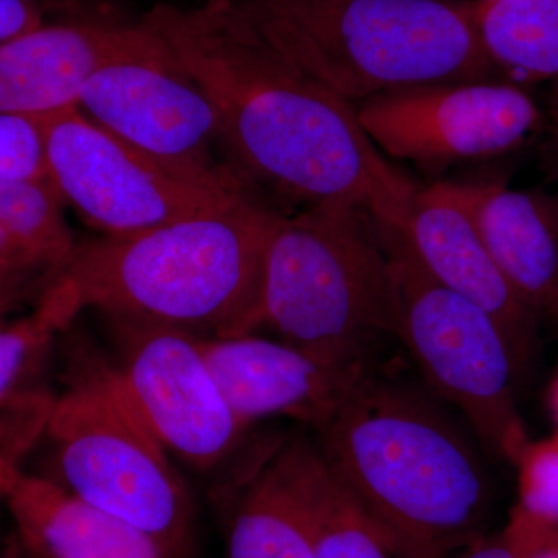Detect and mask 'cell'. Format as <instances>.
I'll use <instances>...</instances> for the list:
<instances>
[{
  "mask_svg": "<svg viewBox=\"0 0 558 558\" xmlns=\"http://www.w3.org/2000/svg\"><path fill=\"white\" fill-rule=\"evenodd\" d=\"M215 106L231 168L301 208L348 202L399 227L417 186L371 142L355 105L304 75L256 32L240 0L157 3L140 20Z\"/></svg>",
  "mask_w": 558,
  "mask_h": 558,
  "instance_id": "obj_1",
  "label": "cell"
},
{
  "mask_svg": "<svg viewBox=\"0 0 558 558\" xmlns=\"http://www.w3.org/2000/svg\"><path fill=\"white\" fill-rule=\"evenodd\" d=\"M398 373L384 363L360 380L314 438L395 558H449L484 535L492 458L424 380Z\"/></svg>",
  "mask_w": 558,
  "mask_h": 558,
  "instance_id": "obj_2",
  "label": "cell"
},
{
  "mask_svg": "<svg viewBox=\"0 0 558 558\" xmlns=\"http://www.w3.org/2000/svg\"><path fill=\"white\" fill-rule=\"evenodd\" d=\"M286 213L253 186L135 236L76 245L65 275L84 310L197 337L253 333L271 238Z\"/></svg>",
  "mask_w": 558,
  "mask_h": 558,
  "instance_id": "obj_3",
  "label": "cell"
},
{
  "mask_svg": "<svg viewBox=\"0 0 558 558\" xmlns=\"http://www.w3.org/2000/svg\"><path fill=\"white\" fill-rule=\"evenodd\" d=\"M256 32L352 105L388 92L498 78L459 0H240ZM501 80V78H499Z\"/></svg>",
  "mask_w": 558,
  "mask_h": 558,
  "instance_id": "obj_4",
  "label": "cell"
},
{
  "mask_svg": "<svg viewBox=\"0 0 558 558\" xmlns=\"http://www.w3.org/2000/svg\"><path fill=\"white\" fill-rule=\"evenodd\" d=\"M61 391L43 439L49 473L84 505L156 539L172 558L196 548V509L190 492L130 392L112 355L72 328L60 349Z\"/></svg>",
  "mask_w": 558,
  "mask_h": 558,
  "instance_id": "obj_5",
  "label": "cell"
},
{
  "mask_svg": "<svg viewBox=\"0 0 558 558\" xmlns=\"http://www.w3.org/2000/svg\"><path fill=\"white\" fill-rule=\"evenodd\" d=\"M396 318L391 260L366 209L332 201L282 216L253 333L269 332L333 365L369 368L396 341Z\"/></svg>",
  "mask_w": 558,
  "mask_h": 558,
  "instance_id": "obj_6",
  "label": "cell"
},
{
  "mask_svg": "<svg viewBox=\"0 0 558 558\" xmlns=\"http://www.w3.org/2000/svg\"><path fill=\"white\" fill-rule=\"evenodd\" d=\"M379 227L398 299L396 341L425 385L468 422L488 457L515 464L531 439L505 333L478 304L429 278L398 231Z\"/></svg>",
  "mask_w": 558,
  "mask_h": 558,
  "instance_id": "obj_7",
  "label": "cell"
},
{
  "mask_svg": "<svg viewBox=\"0 0 558 558\" xmlns=\"http://www.w3.org/2000/svg\"><path fill=\"white\" fill-rule=\"evenodd\" d=\"M76 108L180 178L218 190L247 183L218 159L222 132L208 95L140 21L131 43L87 81Z\"/></svg>",
  "mask_w": 558,
  "mask_h": 558,
  "instance_id": "obj_8",
  "label": "cell"
},
{
  "mask_svg": "<svg viewBox=\"0 0 558 558\" xmlns=\"http://www.w3.org/2000/svg\"><path fill=\"white\" fill-rule=\"evenodd\" d=\"M40 123L51 183L105 236H135L193 218L252 186L207 189L180 178L78 108L40 117Z\"/></svg>",
  "mask_w": 558,
  "mask_h": 558,
  "instance_id": "obj_9",
  "label": "cell"
},
{
  "mask_svg": "<svg viewBox=\"0 0 558 558\" xmlns=\"http://www.w3.org/2000/svg\"><path fill=\"white\" fill-rule=\"evenodd\" d=\"M102 318L124 388L170 457L199 473L229 464L250 427L223 398L199 337L137 319Z\"/></svg>",
  "mask_w": 558,
  "mask_h": 558,
  "instance_id": "obj_10",
  "label": "cell"
},
{
  "mask_svg": "<svg viewBox=\"0 0 558 558\" xmlns=\"http://www.w3.org/2000/svg\"><path fill=\"white\" fill-rule=\"evenodd\" d=\"M355 110L381 154L432 170L505 156L543 124L526 87L499 78L388 92Z\"/></svg>",
  "mask_w": 558,
  "mask_h": 558,
  "instance_id": "obj_11",
  "label": "cell"
},
{
  "mask_svg": "<svg viewBox=\"0 0 558 558\" xmlns=\"http://www.w3.org/2000/svg\"><path fill=\"white\" fill-rule=\"evenodd\" d=\"M220 487L227 558H315L329 469L314 436L266 438Z\"/></svg>",
  "mask_w": 558,
  "mask_h": 558,
  "instance_id": "obj_12",
  "label": "cell"
},
{
  "mask_svg": "<svg viewBox=\"0 0 558 558\" xmlns=\"http://www.w3.org/2000/svg\"><path fill=\"white\" fill-rule=\"evenodd\" d=\"M392 229L429 278L497 322L523 388L538 360L539 319L488 253L473 219L468 183L435 182L418 189L405 219Z\"/></svg>",
  "mask_w": 558,
  "mask_h": 558,
  "instance_id": "obj_13",
  "label": "cell"
},
{
  "mask_svg": "<svg viewBox=\"0 0 558 558\" xmlns=\"http://www.w3.org/2000/svg\"><path fill=\"white\" fill-rule=\"evenodd\" d=\"M199 347L223 398L248 427L284 417L317 433L380 366L333 365L260 333L199 337Z\"/></svg>",
  "mask_w": 558,
  "mask_h": 558,
  "instance_id": "obj_14",
  "label": "cell"
},
{
  "mask_svg": "<svg viewBox=\"0 0 558 558\" xmlns=\"http://www.w3.org/2000/svg\"><path fill=\"white\" fill-rule=\"evenodd\" d=\"M137 24L44 22L0 44V113L46 117L76 108L81 90L137 33Z\"/></svg>",
  "mask_w": 558,
  "mask_h": 558,
  "instance_id": "obj_15",
  "label": "cell"
},
{
  "mask_svg": "<svg viewBox=\"0 0 558 558\" xmlns=\"http://www.w3.org/2000/svg\"><path fill=\"white\" fill-rule=\"evenodd\" d=\"M83 311L64 271L33 310L0 325V465H21L43 439L57 396L43 376Z\"/></svg>",
  "mask_w": 558,
  "mask_h": 558,
  "instance_id": "obj_16",
  "label": "cell"
},
{
  "mask_svg": "<svg viewBox=\"0 0 558 558\" xmlns=\"http://www.w3.org/2000/svg\"><path fill=\"white\" fill-rule=\"evenodd\" d=\"M470 207L502 277L537 315L558 328V196L501 182L468 183Z\"/></svg>",
  "mask_w": 558,
  "mask_h": 558,
  "instance_id": "obj_17",
  "label": "cell"
},
{
  "mask_svg": "<svg viewBox=\"0 0 558 558\" xmlns=\"http://www.w3.org/2000/svg\"><path fill=\"white\" fill-rule=\"evenodd\" d=\"M25 548L47 558H172L140 529L84 505L57 483L17 469L5 499Z\"/></svg>",
  "mask_w": 558,
  "mask_h": 558,
  "instance_id": "obj_18",
  "label": "cell"
},
{
  "mask_svg": "<svg viewBox=\"0 0 558 558\" xmlns=\"http://www.w3.org/2000/svg\"><path fill=\"white\" fill-rule=\"evenodd\" d=\"M473 22L498 78L558 81V0H473Z\"/></svg>",
  "mask_w": 558,
  "mask_h": 558,
  "instance_id": "obj_19",
  "label": "cell"
},
{
  "mask_svg": "<svg viewBox=\"0 0 558 558\" xmlns=\"http://www.w3.org/2000/svg\"><path fill=\"white\" fill-rule=\"evenodd\" d=\"M50 179L0 182V270L68 269L76 244Z\"/></svg>",
  "mask_w": 558,
  "mask_h": 558,
  "instance_id": "obj_20",
  "label": "cell"
},
{
  "mask_svg": "<svg viewBox=\"0 0 558 558\" xmlns=\"http://www.w3.org/2000/svg\"><path fill=\"white\" fill-rule=\"evenodd\" d=\"M315 558H395L379 529L330 470L323 495Z\"/></svg>",
  "mask_w": 558,
  "mask_h": 558,
  "instance_id": "obj_21",
  "label": "cell"
},
{
  "mask_svg": "<svg viewBox=\"0 0 558 558\" xmlns=\"http://www.w3.org/2000/svg\"><path fill=\"white\" fill-rule=\"evenodd\" d=\"M513 468L519 476L517 506L535 519L558 524V432L537 442L529 440Z\"/></svg>",
  "mask_w": 558,
  "mask_h": 558,
  "instance_id": "obj_22",
  "label": "cell"
},
{
  "mask_svg": "<svg viewBox=\"0 0 558 558\" xmlns=\"http://www.w3.org/2000/svg\"><path fill=\"white\" fill-rule=\"evenodd\" d=\"M49 178L40 117L0 113V182Z\"/></svg>",
  "mask_w": 558,
  "mask_h": 558,
  "instance_id": "obj_23",
  "label": "cell"
},
{
  "mask_svg": "<svg viewBox=\"0 0 558 558\" xmlns=\"http://www.w3.org/2000/svg\"><path fill=\"white\" fill-rule=\"evenodd\" d=\"M64 271L60 267L0 270V325L33 310Z\"/></svg>",
  "mask_w": 558,
  "mask_h": 558,
  "instance_id": "obj_24",
  "label": "cell"
},
{
  "mask_svg": "<svg viewBox=\"0 0 558 558\" xmlns=\"http://www.w3.org/2000/svg\"><path fill=\"white\" fill-rule=\"evenodd\" d=\"M517 558H558V524L546 523L515 506L501 532Z\"/></svg>",
  "mask_w": 558,
  "mask_h": 558,
  "instance_id": "obj_25",
  "label": "cell"
},
{
  "mask_svg": "<svg viewBox=\"0 0 558 558\" xmlns=\"http://www.w3.org/2000/svg\"><path fill=\"white\" fill-rule=\"evenodd\" d=\"M44 14L39 0H0V44L40 27Z\"/></svg>",
  "mask_w": 558,
  "mask_h": 558,
  "instance_id": "obj_26",
  "label": "cell"
},
{
  "mask_svg": "<svg viewBox=\"0 0 558 558\" xmlns=\"http://www.w3.org/2000/svg\"><path fill=\"white\" fill-rule=\"evenodd\" d=\"M545 170L558 182V81L553 84L548 109V135L543 145Z\"/></svg>",
  "mask_w": 558,
  "mask_h": 558,
  "instance_id": "obj_27",
  "label": "cell"
},
{
  "mask_svg": "<svg viewBox=\"0 0 558 558\" xmlns=\"http://www.w3.org/2000/svg\"><path fill=\"white\" fill-rule=\"evenodd\" d=\"M457 558H517L501 534L497 537H480L461 549Z\"/></svg>",
  "mask_w": 558,
  "mask_h": 558,
  "instance_id": "obj_28",
  "label": "cell"
},
{
  "mask_svg": "<svg viewBox=\"0 0 558 558\" xmlns=\"http://www.w3.org/2000/svg\"><path fill=\"white\" fill-rule=\"evenodd\" d=\"M17 469H21V465H0V501L5 499L7 487Z\"/></svg>",
  "mask_w": 558,
  "mask_h": 558,
  "instance_id": "obj_29",
  "label": "cell"
},
{
  "mask_svg": "<svg viewBox=\"0 0 558 558\" xmlns=\"http://www.w3.org/2000/svg\"><path fill=\"white\" fill-rule=\"evenodd\" d=\"M549 403L550 410H553L554 416H556L558 422V376L556 380L553 381V387H550Z\"/></svg>",
  "mask_w": 558,
  "mask_h": 558,
  "instance_id": "obj_30",
  "label": "cell"
},
{
  "mask_svg": "<svg viewBox=\"0 0 558 558\" xmlns=\"http://www.w3.org/2000/svg\"><path fill=\"white\" fill-rule=\"evenodd\" d=\"M20 546H21L20 556H17L16 558H47V557L40 556V554H38V553H33V550L25 548V546L22 545L21 542H20Z\"/></svg>",
  "mask_w": 558,
  "mask_h": 558,
  "instance_id": "obj_31",
  "label": "cell"
}]
</instances>
